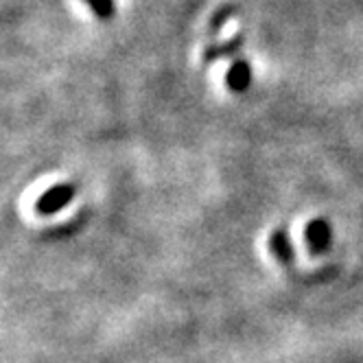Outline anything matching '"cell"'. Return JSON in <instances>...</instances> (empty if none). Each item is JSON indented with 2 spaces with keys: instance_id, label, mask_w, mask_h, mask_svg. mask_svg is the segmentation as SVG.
Listing matches in <instances>:
<instances>
[{
  "instance_id": "1",
  "label": "cell",
  "mask_w": 363,
  "mask_h": 363,
  "mask_svg": "<svg viewBox=\"0 0 363 363\" xmlns=\"http://www.w3.org/2000/svg\"><path fill=\"white\" fill-rule=\"evenodd\" d=\"M74 186L72 184H57L53 189L44 191V195L35 201V211L44 217L48 215H55L60 213L62 208H66V206L74 199Z\"/></svg>"
},
{
  "instance_id": "2",
  "label": "cell",
  "mask_w": 363,
  "mask_h": 363,
  "mask_svg": "<svg viewBox=\"0 0 363 363\" xmlns=\"http://www.w3.org/2000/svg\"><path fill=\"white\" fill-rule=\"evenodd\" d=\"M306 241L313 252H326L330 245V225L324 219H313L306 225Z\"/></svg>"
},
{
  "instance_id": "3",
  "label": "cell",
  "mask_w": 363,
  "mask_h": 363,
  "mask_svg": "<svg viewBox=\"0 0 363 363\" xmlns=\"http://www.w3.org/2000/svg\"><path fill=\"white\" fill-rule=\"evenodd\" d=\"M225 84L232 92H245L252 84V68L247 62L239 60L230 66L228 74H225Z\"/></svg>"
},
{
  "instance_id": "4",
  "label": "cell",
  "mask_w": 363,
  "mask_h": 363,
  "mask_svg": "<svg viewBox=\"0 0 363 363\" xmlns=\"http://www.w3.org/2000/svg\"><path fill=\"white\" fill-rule=\"evenodd\" d=\"M269 247H272V254L278 258L280 263H291V258H294V245L289 241V235H287V230L280 228L276 230L272 239H269Z\"/></svg>"
},
{
  "instance_id": "5",
  "label": "cell",
  "mask_w": 363,
  "mask_h": 363,
  "mask_svg": "<svg viewBox=\"0 0 363 363\" xmlns=\"http://www.w3.org/2000/svg\"><path fill=\"white\" fill-rule=\"evenodd\" d=\"M243 44V38L237 35L232 42H225V44H219V46H211L208 50H206V62H215L219 57H230L232 53H237V50L241 48Z\"/></svg>"
},
{
  "instance_id": "6",
  "label": "cell",
  "mask_w": 363,
  "mask_h": 363,
  "mask_svg": "<svg viewBox=\"0 0 363 363\" xmlns=\"http://www.w3.org/2000/svg\"><path fill=\"white\" fill-rule=\"evenodd\" d=\"M86 3H88L90 9H92L99 18H103V20L112 18V13H114V0H86Z\"/></svg>"
},
{
  "instance_id": "7",
  "label": "cell",
  "mask_w": 363,
  "mask_h": 363,
  "mask_svg": "<svg viewBox=\"0 0 363 363\" xmlns=\"http://www.w3.org/2000/svg\"><path fill=\"white\" fill-rule=\"evenodd\" d=\"M239 9H237V5H225L223 9H219L217 13H215V18H213V22H211V29H213V33H217L221 27H223V24L228 22V18H232V16H235Z\"/></svg>"
}]
</instances>
